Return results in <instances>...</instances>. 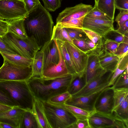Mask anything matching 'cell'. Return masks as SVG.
<instances>
[{"label": "cell", "instance_id": "19", "mask_svg": "<svg viewBox=\"0 0 128 128\" xmlns=\"http://www.w3.org/2000/svg\"><path fill=\"white\" fill-rule=\"evenodd\" d=\"M25 110L18 106L0 112V122L9 124L14 128H19L21 119Z\"/></svg>", "mask_w": 128, "mask_h": 128}, {"label": "cell", "instance_id": "31", "mask_svg": "<svg viewBox=\"0 0 128 128\" xmlns=\"http://www.w3.org/2000/svg\"><path fill=\"white\" fill-rule=\"evenodd\" d=\"M105 39L108 40L120 43H128V35L123 34L114 29L107 32L103 37Z\"/></svg>", "mask_w": 128, "mask_h": 128}, {"label": "cell", "instance_id": "30", "mask_svg": "<svg viewBox=\"0 0 128 128\" xmlns=\"http://www.w3.org/2000/svg\"><path fill=\"white\" fill-rule=\"evenodd\" d=\"M55 104L61 106L67 110L72 113L77 119L88 118L91 113L78 107L65 104Z\"/></svg>", "mask_w": 128, "mask_h": 128}, {"label": "cell", "instance_id": "40", "mask_svg": "<svg viewBox=\"0 0 128 128\" xmlns=\"http://www.w3.org/2000/svg\"><path fill=\"white\" fill-rule=\"evenodd\" d=\"M0 52L7 54L20 55L18 52L4 40L2 36H0Z\"/></svg>", "mask_w": 128, "mask_h": 128}, {"label": "cell", "instance_id": "43", "mask_svg": "<svg viewBox=\"0 0 128 128\" xmlns=\"http://www.w3.org/2000/svg\"><path fill=\"white\" fill-rule=\"evenodd\" d=\"M128 43L122 42L120 44L116 52L114 54L120 58L128 54Z\"/></svg>", "mask_w": 128, "mask_h": 128}, {"label": "cell", "instance_id": "34", "mask_svg": "<svg viewBox=\"0 0 128 128\" xmlns=\"http://www.w3.org/2000/svg\"><path fill=\"white\" fill-rule=\"evenodd\" d=\"M84 17L83 16L78 18L72 19L58 24L62 28L82 29Z\"/></svg>", "mask_w": 128, "mask_h": 128}, {"label": "cell", "instance_id": "13", "mask_svg": "<svg viewBox=\"0 0 128 128\" xmlns=\"http://www.w3.org/2000/svg\"><path fill=\"white\" fill-rule=\"evenodd\" d=\"M92 8L91 5L82 3L73 7L66 8L59 14L56 19V23L85 16Z\"/></svg>", "mask_w": 128, "mask_h": 128}, {"label": "cell", "instance_id": "41", "mask_svg": "<svg viewBox=\"0 0 128 128\" xmlns=\"http://www.w3.org/2000/svg\"><path fill=\"white\" fill-rule=\"evenodd\" d=\"M26 12V16L34 10L40 3L39 0H23Z\"/></svg>", "mask_w": 128, "mask_h": 128}, {"label": "cell", "instance_id": "4", "mask_svg": "<svg viewBox=\"0 0 128 128\" xmlns=\"http://www.w3.org/2000/svg\"><path fill=\"white\" fill-rule=\"evenodd\" d=\"M43 102L51 128H68L77 121V118L64 108L48 102Z\"/></svg>", "mask_w": 128, "mask_h": 128}, {"label": "cell", "instance_id": "39", "mask_svg": "<svg viewBox=\"0 0 128 128\" xmlns=\"http://www.w3.org/2000/svg\"><path fill=\"white\" fill-rule=\"evenodd\" d=\"M127 68L128 66L126 67L123 66L120 64L119 63L116 69L112 72L109 84V86H112L114 85L118 77Z\"/></svg>", "mask_w": 128, "mask_h": 128}, {"label": "cell", "instance_id": "32", "mask_svg": "<svg viewBox=\"0 0 128 128\" xmlns=\"http://www.w3.org/2000/svg\"><path fill=\"white\" fill-rule=\"evenodd\" d=\"M85 17L91 18L100 20H113L110 17L97 8L96 2L89 12Z\"/></svg>", "mask_w": 128, "mask_h": 128}, {"label": "cell", "instance_id": "47", "mask_svg": "<svg viewBox=\"0 0 128 128\" xmlns=\"http://www.w3.org/2000/svg\"><path fill=\"white\" fill-rule=\"evenodd\" d=\"M128 20V10H120L116 18L115 21L118 26Z\"/></svg>", "mask_w": 128, "mask_h": 128}, {"label": "cell", "instance_id": "10", "mask_svg": "<svg viewBox=\"0 0 128 128\" xmlns=\"http://www.w3.org/2000/svg\"><path fill=\"white\" fill-rule=\"evenodd\" d=\"M64 43L76 73L80 74L85 72L88 58V54L73 44L67 42Z\"/></svg>", "mask_w": 128, "mask_h": 128}, {"label": "cell", "instance_id": "17", "mask_svg": "<svg viewBox=\"0 0 128 128\" xmlns=\"http://www.w3.org/2000/svg\"><path fill=\"white\" fill-rule=\"evenodd\" d=\"M41 50L43 53V70L58 63L60 54L56 40H51Z\"/></svg>", "mask_w": 128, "mask_h": 128}, {"label": "cell", "instance_id": "18", "mask_svg": "<svg viewBox=\"0 0 128 128\" xmlns=\"http://www.w3.org/2000/svg\"><path fill=\"white\" fill-rule=\"evenodd\" d=\"M57 45L60 54L59 61L57 64L47 67L43 70L41 77L44 79H54L63 77L69 74L58 44Z\"/></svg>", "mask_w": 128, "mask_h": 128}, {"label": "cell", "instance_id": "21", "mask_svg": "<svg viewBox=\"0 0 128 128\" xmlns=\"http://www.w3.org/2000/svg\"><path fill=\"white\" fill-rule=\"evenodd\" d=\"M33 109L40 128H51L46 116L43 102L34 97Z\"/></svg>", "mask_w": 128, "mask_h": 128}, {"label": "cell", "instance_id": "11", "mask_svg": "<svg viewBox=\"0 0 128 128\" xmlns=\"http://www.w3.org/2000/svg\"><path fill=\"white\" fill-rule=\"evenodd\" d=\"M114 90L112 86L104 89L98 97L95 102V112L111 114L114 105Z\"/></svg>", "mask_w": 128, "mask_h": 128}, {"label": "cell", "instance_id": "44", "mask_svg": "<svg viewBox=\"0 0 128 128\" xmlns=\"http://www.w3.org/2000/svg\"><path fill=\"white\" fill-rule=\"evenodd\" d=\"M0 103L13 107L17 106L16 104L4 93L0 90Z\"/></svg>", "mask_w": 128, "mask_h": 128}, {"label": "cell", "instance_id": "7", "mask_svg": "<svg viewBox=\"0 0 128 128\" xmlns=\"http://www.w3.org/2000/svg\"><path fill=\"white\" fill-rule=\"evenodd\" d=\"M91 128H128V123L113 113L107 114L94 112L88 118Z\"/></svg>", "mask_w": 128, "mask_h": 128}, {"label": "cell", "instance_id": "53", "mask_svg": "<svg viewBox=\"0 0 128 128\" xmlns=\"http://www.w3.org/2000/svg\"><path fill=\"white\" fill-rule=\"evenodd\" d=\"M0 126L1 128H13L14 127L8 124L0 122Z\"/></svg>", "mask_w": 128, "mask_h": 128}, {"label": "cell", "instance_id": "42", "mask_svg": "<svg viewBox=\"0 0 128 128\" xmlns=\"http://www.w3.org/2000/svg\"><path fill=\"white\" fill-rule=\"evenodd\" d=\"M120 44L113 41L106 39L104 40L103 46L108 52L114 54L116 52Z\"/></svg>", "mask_w": 128, "mask_h": 128}, {"label": "cell", "instance_id": "8", "mask_svg": "<svg viewBox=\"0 0 128 128\" xmlns=\"http://www.w3.org/2000/svg\"><path fill=\"white\" fill-rule=\"evenodd\" d=\"M0 14L8 22L25 18L26 12L23 0H0Z\"/></svg>", "mask_w": 128, "mask_h": 128}, {"label": "cell", "instance_id": "46", "mask_svg": "<svg viewBox=\"0 0 128 128\" xmlns=\"http://www.w3.org/2000/svg\"><path fill=\"white\" fill-rule=\"evenodd\" d=\"M68 128H91L88 118L77 119V121Z\"/></svg>", "mask_w": 128, "mask_h": 128}, {"label": "cell", "instance_id": "56", "mask_svg": "<svg viewBox=\"0 0 128 128\" xmlns=\"http://www.w3.org/2000/svg\"><path fill=\"white\" fill-rule=\"evenodd\" d=\"M0 128H1V127H0Z\"/></svg>", "mask_w": 128, "mask_h": 128}, {"label": "cell", "instance_id": "54", "mask_svg": "<svg viewBox=\"0 0 128 128\" xmlns=\"http://www.w3.org/2000/svg\"><path fill=\"white\" fill-rule=\"evenodd\" d=\"M0 20H4L2 16L0 14Z\"/></svg>", "mask_w": 128, "mask_h": 128}, {"label": "cell", "instance_id": "23", "mask_svg": "<svg viewBox=\"0 0 128 128\" xmlns=\"http://www.w3.org/2000/svg\"><path fill=\"white\" fill-rule=\"evenodd\" d=\"M19 128H40V127L34 113L25 110L22 116Z\"/></svg>", "mask_w": 128, "mask_h": 128}, {"label": "cell", "instance_id": "3", "mask_svg": "<svg viewBox=\"0 0 128 128\" xmlns=\"http://www.w3.org/2000/svg\"><path fill=\"white\" fill-rule=\"evenodd\" d=\"M0 90L19 108L34 113V97L26 81L0 80Z\"/></svg>", "mask_w": 128, "mask_h": 128}, {"label": "cell", "instance_id": "15", "mask_svg": "<svg viewBox=\"0 0 128 128\" xmlns=\"http://www.w3.org/2000/svg\"><path fill=\"white\" fill-rule=\"evenodd\" d=\"M97 53L100 65L104 70L114 72L117 68L120 58L107 51L103 46L93 50Z\"/></svg>", "mask_w": 128, "mask_h": 128}, {"label": "cell", "instance_id": "2", "mask_svg": "<svg viewBox=\"0 0 128 128\" xmlns=\"http://www.w3.org/2000/svg\"><path fill=\"white\" fill-rule=\"evenodd\" d=\"M72 77V75L68 74L52 79L34 77L26 82L34 97L44 102L54 96L67 91Z\"/></svg>", "mask_w": 128, "mask_h": 128}, {"label": "cell", "instance_id": "20", "mask_svg": "<svg viewBox=\"0 0 128 128\" xmlns=\"http://www.w3.org/2000/svg\"><path fill=\"white\" fill-rule=\"evenodd\" d=\"M86 54L88 58L85 74L87 83L104 70L101 67L97 54L95 51L90 50Z\"/></svg>", "mask_w": 128, "mask_h": 128}, {"label": "cell", "instance_id": "38", "mask_svg": "<svg viewBox=\"0 0 128 128\" xmlns=\"http://www.w3.org/2000/svg\"><path fill=\"white\" fill-rule=\"evenodd\" d=\"M44 7L48 11L54 12L59 8L61 5V0H42Z\"/></svg>", "mask_w": 128, "mask_h": 128}, {"label": "cell", "instance_id": "35", "mask_svg": "<svg viewBox=\"0 0 128 128\" xmlns=\"http://www.w3.org/2000/svg\"><path fill=\"white\" fill-rule=\"evenodd\" d=\"M82 29L88 38L96 45L97 47L103 45L105 40L103 37L90 30L84 28Z\"/></svg>", "mask_w": 128, "mask_h": 128}, {"label": "cell", "instance_id": "37", "mask_svg": "<svg viewBox=\"0 0 128 128\" xmlns=\"http://www.w3.org/2000/svg\"><path fill=\"white\" fill-rule=\"evenodd\" d=\"M72 40H86L88 38L82 29L64 28Z\"/></svg>", "mask_w": 128, "mask_h": 128}, {"label": "cell", "instance_id": "50", "mask_svg": "<svg viewBox=\"0 0 128 128\" xmlns=\"http://www.w3.org/2000/svg\"><path fill=\"white\" fill-rule=\"evenodd\" d=\"M118 28L116 30L120 33L126 35H128V20H127L118 26Z\"/></svg>", "mask_w": 128, "mask_h": 128}, {"label": "cell", "instance_id": "9", "mask_svg": "<svg viewBox=\"0 0 128 128\" xmlns=\"http://www.w3.org/2000/svg\"><path fill=\"white\" fill-rule=\"evenodd\" d=\"M112 72L104 70L89 82L82 90L72 96L87 95L109 86Z\"/></svg>", "mask_w": 128, "mask_h": 128}, {"label": "cell", "instance_id": "6", "mask_svg": "<svg viewBox=\"0 0 128 128\" xmlns=\"http://www.w3.org/2000/svg\"><path fill=\"white\" fill-rule=\"evenodd\" d=\"M32 74L31 66L17 65L4 58L3 64L0 68V80L27 81L31 78Z\"/></svg>", "mask_w": 128, "mask_h": 128}, {"label": "cell", "instance_id": "27", "mask_svg": "<svg viewBox=\"0 0 128 128\" xmlns=\"http://www.w3.org/2000/svg\"><path fill=\"white\" fill-rule=\"evenodd\" d=\"M115 0H98L96 2L98 8L114 20L116 8Z\"/></svg>", "mask_w": 128, "mask_h": 128}, {"label": "cell", "instance_id": "25", "mask_svg": "<svg viewBox=\"0 0 128 128\" xmlns=\"http://www.w3.org/2000/svg\"><path fill=\"white\" fill-rule=\"evenodd\" d=\"M0 54L4 58L15 64L23 66H31L33 59L28 58L18 54L6 53L0 52Z\"/></svg>", "mask_w": 128, "mask_h": 128}, {"label": "cell", "instance_id": "29", "mask_svg": "<svg viewBox=\"0 0 128 128\" xmlns=\"http://www.w3.org/2000/svg\"><path fill=\"white\" fill-rule=\"evenodd\" d=\"M60 53L65 62L69 74L72 75L77 74L72 64L64 42L59 40H56Z\"/></svg>", "mask_w": 128, "mask_h": 128}, {"label": "cell", "instance_id": "49", "mask_svg": "<svg viewBox=\"0 0 128 128\" xmlns=\"http://www.w3.org/2000/svg\"><path fill=\"white\" fill-rule=\"evenodd\" d=\"M9 22L0 20V36H2L8 32Z\"/></svg>", "mask_w": 128, "mask_h": 128}, {"label": "cell", "instance_id": "28", "mask_svg": "<svg viewBox=\"0 0 128 128\" xmlns=\"http://www.w3.org/2000/svg\"><path fill=\"white\" fill-rule=\"evenodd\" d=\"M51 40H59L73 44L72 40L64 28L61 27L57 23L54 26Z\"/></svg>", "mask_w": 128, "mask_h": 128}, {"label": "cell", "instance_id": "52", "mask_svg": "<svg viewBox=\"0 0 128 128\" xmlns=\"http://www.w3.org/2000/svg\"><path fill=\"white\" fill-rule=\"evenodd\" d=\"M13 107L0 103V112L7 110L11 109Z\"/></svg>", "mask_w": 128, "mask_h": 128}, {"label": "cell", "instance_id": "1", "mask_svg": "<svg viewBox=\"0 0 128 128\" xmlns=\"http://www.w3.org/2000/svg\"><path fill=\"white\" fill-rule=\"evenodd\" d=\"M28 37L33 38L42 49L51 40L54 22L51 15L41 4L24 19Z\"/></svg>", "mask_w": 128, "mask_h": 128}, {"label": "cell", "instance_id": "22", "mask_svg": "<svg viewBox=\"0 0 128 128\" xmlns=\"http://www.w3.org/2000/svg\"><path fill=\"white\" fill-rule=\"evenodd\" d=\"M87 83L85 72L72 75L67 91L72 96L82 90Z\"/></svg>", "mask_w": 128, "mask_h": 128}, {"label": "cell", "instance_id": "48", "mask_svg": "<svg viewBox=\"0 0 128 128\" xmlns=\"http://www.w3.org/2000/svg\"><path fill=\"white\" fill-rule=\"evenodd\" d=\"M116 9L120 10H128V0H115Z\"/></svg>", "mask_w": 128, "mask_h": 128}, {"label": "cell", "instance_id": "57", "mask_svg": "<svg viewBox=\"0 0 128 128\" xmlns=\"http://www.w3.org/2000/svg\"></svg>", "mask_w": 128, "mask_h": 128}, {"label": "cell", "instance_id": "5", "mask_svg": "<svg viewBox=\"0 0 128 128\" xmlns=\"http://www.w3.org/2000/svg\"><path fill=\"white\" fill-rule=\"evenodd\" d=\"M4 40L19 54L25 57L33 59L40 49L32 38H20L8 32L2 36Z\"/></svg>", "mask_w": 128, "mask_h": 128}, {"label": "cell", "instance_id": "14", "mask_svg": "<svg viewBox=\"0 0 128 128\" xmlns=\"http://www.w3.org/2000/svg\"><path fill=\"white\" fill-rule=\"evenodd\" d=\"M106 88L86 95L71 96L65 104L78 107L92 113L95 112L94 106L98 97Z\"/></svg>", "mask_w": 128, "mask_h": 128}, {"label": "cell", "instance_id": "12", "mask_svg": "<svg viewBox=\"0 0 128 128\" xmlns=\"http://www.w3.org/2000/svg\"><path fill=\"white\" fill-rule=\"evenodd\" d=\"M114 90V105L112 113L128 123V89Z\"/></svg>", "mask_w": 128, "mask_h": 128}, {"label": "cell", "instance_id": "45", "mask_svg": "<svg viewBox=\"0 0 128 128\" xmlns=\"http://www.w3.org/2000/svg\"><path fill=\"white\" fill-rule=\"evenodd\" d=\"M85 40H73V44L78 49L86 53L91 50L86 42Z\"/></svg>", "mask_w": 128, "mask_h": 128}, {"label": "cell", "instance_id": "33", "mask_svg": "<svg viewBox=\"0 0 128 128\" xmlns=\"http://www.w3.org/2000/svg\"><path fill=\"white\" fill-rule=\"evenodd\" d=\"M128 68L118 77L112 87L114 90L128 89Z\"/></svg>", "mask_w": 128, "mask_h": 128}, {"label": "cell", "instance_id": "24", "mask_svg": "<svg viewBox=\"0 0 128 128\" xmlns=\"http://www.w3.org/2000/svg\"><path fill=\"white\" fill-rule=\"evenodd\" d=\"M24 18H20L9 22L8 32L22 38H28L24 26Z\"/></svg>", "mask_w": 128, "mask_h": 128}, {"label": "cell", "instance_id": "55", "mask_svg": "<svg viewBox=\"0 0 128 128\" xmlns=\"http://www.w3.org/2000/svg\"><path fill=\"white\" fill-rule=\"evenodd\" d=\"M98 0H94L95 2H97L98 1Z\"/></svg>", "mask_w": 128, "mask_h": 128}, {"label": "cell", "instance_id": "51", "mask_svg": "<svg viewBox=\"0 0 128 128\" xmlns=\"http://www.w3.org/2000/svg\"><path fill=\"white\" fill-rule=\"evenodd\" d=\"M85 40L88 46L91 50H94L97 48L96 45L88 38Z\"/></svg>", "mask_w": 128, "mask_h": 128}, {"label": "cell", "instance_id": "26", "mask_svg": "<svg viewBox=\"0 0 128 128\" xmlns=\"http://www.w3.org/2000/svg\"><path fill=\"white\" fill-rule=\"evenodd\" d=\"M43 53L40 50L35 54L31 66L32 74L31 78L41 77L43 70Z\"/></svg>", "mask_w": 128, "mask_h": 128}, {"label": "cell", "instance_id": "16", "mask_svg": "<svg viewBox=\"0 0 128 128\" xmlns=\"http://www.w3.org/2000/svg\"><path fill=\"white\" fill-rule=\"evenodd\" d=\"M114 20H105L84 17L83 28L94 31L103 37L110 31L114 29Z\"/></svg>", "mask_w": 128, "mask_h": 128}, {"label": "cell", "instance_id": "36", "mask_svg": "<svg viewBox=\"0 0 128 128\" xmlns=\"http://www.w3.org/2000/svg\"><path fill=\"white\" fill-rule=\"evenodd\" d=\"M71 96V95L66 91L52 97L47 102L55 104H64Z\"/></svg>", "mask_w": 128, "mask_h": 128}]
</instances>
